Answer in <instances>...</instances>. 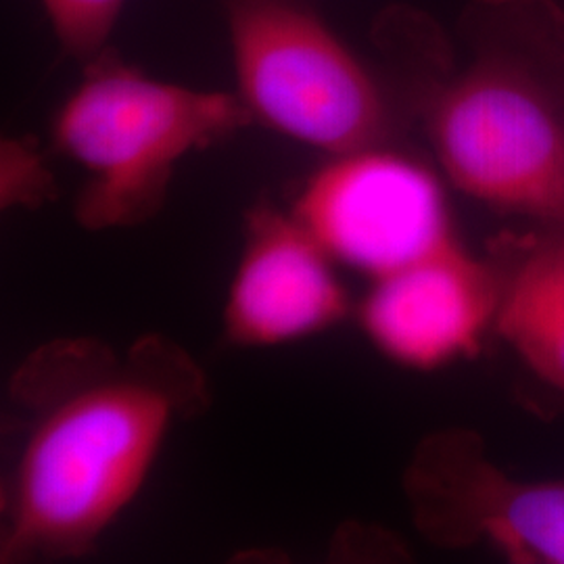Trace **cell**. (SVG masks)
<instances>
[{
    "label": "cell",
    "instance_id": "obj_1",
    "mask_svg": "<svg viewBox=\"0 0 564 564\" xmlns=\"http://www.w3.org/2000/svg\"><path fill=\"white\" fill-rule=\"evenodd\" d=\"M197 364L144 337L123 358L97 341H57L21 368L30 412L4 489L2 563L88 554L141 494L174 423L207 403Z\"/></svg>",
    "mask_w": 564,
    "mask_h": 564
},
{
    "label": "cell",
    "instance_id": "obj_2",
    "mask_svg": "<svg viewBox=\"0 0 564 564\" xmlns=\"http://www.w3.org/2000/svg\"><path fill=\"white\" fill-rule=\"evenodd\" d=\"M464 61L421 95L445 178L487 209L564 226V13L552 0H475Z\"/></svg>",
    "mask_w": 564,
    "mask_h": 564
},
{
    "label": "cell",
    "instance_id": "obj_3",
    "mask_svg": "<svg viewBox=\"0 0 564 564\" xmlns=\"http://www.w3.org/2000/svg\"><path fill=\"white\" fill-rule=\"evenodd\" d=\"M251 123L237 93L158 80L105 48L53 121L55 147L86 174L76 220L88 230L151 220L182 160Z\"/></svg>",
    "mask_w": 564,
    "mask_h": 564
},
{
    "label": "cell",
    "instance_id": "obj_4",
    "mask_svg": "<svg viewBox=\"0 0 564 564\" xmlns=\"http://www.w3.org/2000/svg\"><path fill=\"white\" fill-rule=\"evenodd\" d=\"M235 74L253 121L330 158L387 144L383 84L305 0H224Z\"/></svg>",
    "mask_w": 564,
    "mask_h": 564
},
{
    "label": "cell",
    "instance_id": "obj_5",
    "mask_svg": "<svg viewBox=\"0 0 564 564\" xmlns=\"http://www.w3.org/2000/svg\"><path fill=\"white\" fill-rule=\"evenodd\" d=\"M291 212L335 262L368 282L460 239L444 182L387 144L330 158Z\"/></svg>",
    "mask_w": 564,
    "mask_h": 564
},
{
    "label": "cell",
    "instance_id": "obj_6",
    "mask_svg": "<svg viewBox=\"0 0 564 564\" xmlns=\"http://www.w3.org/2000/svg\"><path fill=\"white\" fill-rule=\"evenodd\" d=\"M414 524L433 544L487 545L512 564H564V479H519L468 429L416 447L403 475Z\"/></svg>",
    "mask_w": 564,
    "mask_h": 564
},
{
    "label": "cell",
    "instance_id": "obj_7",
    "mask_svg": "<svg viewBox=\"0 0 564 564\" xmlns=\"http://www.w3.org/2000/svg\"><path fill=\"white\" fill-rule=\"evenodd\" d=\"M498 300L500 268L456 239L370 281L358 323L384 358L437 370L479 354L487 333H494Z\"/></svg>",
    "mask_w": 564,
    "mask_h": 564
},
{
    "label": "cell",
    "instance_id": "obj_8",
    "mask_svg": "<svg viewBox=\"0 0 564 564\" xmlns=\"http://www.w3.org/2000/svg\"><path fill=\"white\" fill-rule=\"evenodd\" d=\"M335 265L293 212L258 203L247 214L224 303L226 337L245 347H274L343 323L351 303Z\"/></svg>",
    "mask_w": 564,
    "mask_h": 564
},
{
    "label": "cell",
    "instance_id": "obj_9",
    "mask_svg": "<svg viewBox=\"0 0 564 564\" xmlns=\"http://www.w3.org/2000/svg\"><path fill=\"white\" fill-rule=\"evenodd\" d=\"M494 333L542 383L564 393V226L538 228L512 268H500Z\"/></svg>",
    "mask_w": 564,
    "mask_h": 564
},
{
    "label": "cell",
    "instance_id": "obj_10",
    "mask_svg": "<svg viewBox=\"0 0 564 564\" xmlns=\"http://www.w3.org/2000/svg\"><path fill=\"white\" fill-rule=\"evenodd\" d=\"M61 48L90 61L107 48L126 0H41Z\"/></svg>",
    "mask_w": 564,
    "mask_h": 564
},
{
    "label": "cell",
    "instance_id": "obj_11",
    "mask_svg": "<svg viewBox=\"0 0 564 564\" xmlns=\"http://www.w3.org/2000/svg\"><path fill=\"white\" fill-rule=\"evenodd\" d=\"M55 197V176L36 144L4 139L0 147V203L4 209H34Z\"/></svg>",
    "mask_w": 564,
    "mask_h": 564
}]
</instances>
